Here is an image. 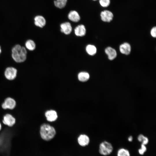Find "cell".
<instances>
[{"instance_id":"cell-4","label":"cell","mask_w":156,"mask_h":156,"mask_svg":"<svg viewBox=\"0 0 156 156\" xmlns=\"http://www.w3.org/2000/svg\"><path fill=\"white\" fill-rule=\"evenodd\" d=\"M17 70L15 68L10 67L7 68L5 71V77L9 80H12L14 79L16 76Z\"/></svg>"},{"instance_id":"cell-15","label":"cell","mask_w":156,"mask_h":156,"mask_svg":"<svg viewBox=\"0 0 156 156\" xmlns=\"http://www.w3.org/2000/svg\"><path fill=\"white\" fill-rule=\"evenodd\" d=\"M105 52L107 55L108 59L110 60H114L117 56V53L115 50L110 47L106 48Z\"/></svg>"},{"instance_id":"cell-16","label":"cell","mask_w":156,"mask_h":156,"mask_svg":"<svg viewBox=\"0 0 156 156\" xmlns=\"http://www.w3.org/2000/svg\"><path fill=\"white\" fill-rule=\"evenodd\" d=\"M78 78L79 81L85 82L87 81L89 79L90 75L87 72H82L78 74Z\"/></svg>"},{"instance_id":"cell-25","label":"cell","mask_w":156,"mask_h":156,"mask_svg":"<svg viewBox=\"0 0 156 156\" xmlns=\"http://www.w3.org/2000/svg\"><path fill=\"white\" fill-rule=\"evenodd\" d=\"M128 141L129 142H131L133 141V137L132 136L130 135L129 137L128 138Z\"/></svg>"},{"instance_id":"cell-21","label":"cell","mask_w":156,"mask_h":156,"mask_svg":"<svg viewBox=\"0 0 156 156\" xmlns=\"http://www.w3.org/2000/svg\"><path fill=\"white\" fill-rule=\"evenodd\" d=\"M117 156H130V154L128 150L124 148H121L117 152Z\"/></svg>"},{"instance_id":"cell-17","label":"cell","mask_w":156,"mask_h":156,"mask_svg":"<svg viewBox=\"0 0 156 156\" xmlns=\"http://www.w3.org/2000/svg\"><path fill=\"white\" fill-rule=\"evenodd\" d=\"M86 51L87 53L90 55H93L96 52V48L94 45L89 44L86 47Z\"/></svg>"},{"instance_id":"cell-3","label":"cell","mask_w":156,"mask_h":156,"mask_svg":"<svg viewBox=\"0 0 156 156\" xmlns=\"http://www.w3.org/2000/svg\"><path fill=\"white\" fill-rule=\"evenodd\" d=\"M113 151L112 145L108 142L105 141H103L99 145V152L102 155H109Z\"/></svg>"},{"instance_id":"cell-2","label":"cell","mask_w":156,"mask_h":156,"mask_svg":"<svg viewBox=\"0 0 156 156\" xmlns=\"http://www.w3.org/2000/svg\"><path fill=\"white\" fill-rule=\"evenodd\" d=\"M40 133L43 139L46 141H49L54 137L56 131L53 127L49 125L44 124L40 127Z\"/></svg>"},{"instance_id":"cell-11","label":"cell","mask_w":156,"mask_h":156,"mask_svg":"<svg viewBox=\"0 0 156 156\" xmlns=\"http://www.w3.org/2000/svg\"><path fill=\"white\" fill-rule=\"evenodd\" d=\"M74 32L76 36L81 37L85 35L86 32V30L83 25H80L75 28Z\"/></svg>"},{"instance_id":"cell-9","label":"cell","mask_w":156,"mask_h":156,"mask_svg":"<svg viewBox=\"0 0 156 156\" xmlns=\"http://www.w3.org/2000/svg\"><path fill=\"white\" fill-rule=\"evenodd\" d=\"M45 116L47 120L50 122L55 121L57 118L56 112L52 110L47 111L45 113Z\"/></svg>"},{"instance_id":"cell-14","label":"cell","mask_w":156,"mask_h":156,"mask_svg":"<svg viewBox=\"0 0 156 156\" xmlns=\"http://www.w3.org/2000/svg\"><path fill=\"white\" fill-rule=\"evenodd\" d=\"M78 142L79 144L83 146L87 145L90 142L89 137L86 135H81L78 138Z\"/></svg>"},{"instance_id":"cell-1","label":"cell","mask_w":156,"mask_h":156,"mask_svg":"<svg viewBox=\"0 0 156 156\" xmlns=\"http://www.w3.org/2000/svg\"><path fill=\"white\" fill-rule=\"evenodd\" d=\"M12 51V57L16 62H22L26 60L27 51L25 47L17 44L13 47Z\"/></svg>"},{"instance_id":"cell-5","label":"cell","mask_w":156,"mask_h":156,"mask_svg":"<svg viewBox=\"0 0 156 156\" xmlns=\"http://www.w3.org/2000/svg\"><path fill=\"white\" fill-rule=\"evenodd\" d=\"M16 105L15 100L12 98L8 97L5 99L2 104V107L4 109H14Z\"/></svg>"},{"instance_id":"cell-24","label":"cell","mask_w":156,"mask_h":156,"mask_svg":"<svg viewBox=\"0 0 156 156\" xmlns=\"http://www.w3.org/2000/svg\"><path fill=\"white\" fill-rule=\"evenodd\" d=\"M151 34L152 36L154 38L156 37V27H153L151 29Z\"/></svg>"},{"instance_id":"cell-18","label":"cell","mask_w":156,"mask_h":156,"mask_svg":"<svg viewBox=\"0 0 156 156\" xmlns=\"http://www.w3.org/2000/svg\"><path fill=\"white\" fill-rule=\"evenodd\" d=\"M25 46L28 50L31 51L34 50L36 47L35 42L31 40H27L25 43Z\"/></svg>"},{"instance_id":"cell-23","label":"cell","mask_w":156,"mask_h":156,"mask_svg":"<svg viewBox=\"0 0 156 156\" xmlns=\"http://www.w3.org/2000/svg\"><path fill=\"white\" fill-rule=\"evenodd\" d=\"M146 150L147 148L146 145L142 144H141V148L138 150V151L139 154L140 155H144Z\"/></svg>"},{"instance_id":"cell-20","label":"cell","mask_w":156,"mask_h":156,"mask_svg":"<svg viewBox=\"0 0 156 156\" xmlns=\"http://www.w3.org/2000/svg\"><path fill=\"white\" fill-rule=\"evenodd\" d=\"M137 139L139 142L142 143V144L145 145L149 142L148 138L142 134H140L138 136Z\"/></svg>"},{"instance_id":"cell-26","label":"cell","mask_w":156,"mask_h":156,"mask_svg":"<svg viewBox=\"0 0 156 156\" xmlns=\"http://www.w3.org/2000/svg\"><path fill=\"white\" fill-rule=\"evenodd\" d=\"M1 125L0 122V130H1Z\"/></svg>"},{"instance_id":"cell-6","label":"cell","mask_w":156,"mask_h":156,"mask_svg":"<svg viewBox=\"0 0 156 156\" xmlns=\"http://www.w3.org/2000/svg\"><path fill=\"white\" fill-rule=\"evenodd\" d=\"M101 20L103 22H109L113 19L114 16L112 13L108 10L102 11L100 14Z\"/></svg>"},{"instance_id":"cell-22","label":"cell","mask_w":156,"mask_h":156,"mask_svg":"<svg viewBox=\"0 0 156 156\" xmlns=\"http://www.w3.org/2000/svg\"><path fill=\"white\" fill-rule=\"evenodd\" d=\"M110 2V0H99L100 5L103 7H107L109 5Z\"/></svg>"},{"instance_id":"cell-12","label":"cell","mask_w":156,"mask_h":156,"mask_svg":"<svg viewBox=\"0 0 156 156\" xmlns=\"http://www.w3.org/2000/svg\"><path fill=\"white\" fill-rule=\"evenodd\" d=\"M68 18L70 20L74 22H78L80 19L79 13L75 10L70 11L68 14Z\"/></svg>"},{"instance_id":"cell-13","label":"cell","mask_w":156,"mask_h":156,"mask_svg":"<svg viewBox=\"0 0 156 156\" xmlns=\"http://www.w3.org/2000/svg\"><path fill=\"white\" fill-rule=\"evenodd\" d=\"M119 49L120 52L122 54L128 55L131 52V47L129 44L125 42L120 46Z\"/></svg>"},{"instance_id":"cell-19","label":"cell","mask_w":156,"mask_h":156,"mask_svg":"<svg viewBox=\"0 0 156 156\" xmlns=\"http://www.w3.org/2000/svg\"><path fill=\"white\" fill-rule=\"evenodd\" d=\"M67 0H55L54 1L55 5L57 8L62 9L66 5Z\"/></svg>"},{"instance_id":"cell-27","label":"cell","mask_w":156,"mask_h":156,"mask_svg":"<svg viewBox=\"0 0 156 156\" xmlns=\"http://www.w3.org/2000/svg\"><path fill=\"white\" fill-rule=\"evenodd\" d=\"M1 47L0 46V54H1Z\"/></svg>"},{"instance_id":"cell-28","label":"cell","mask_w":156,"mask_h":156,"mask_svg":"<svg viewBox=\"0 0 156 156\" xmlns=\"http://www.w3.org/2000/svg\"><path fill=\"white\" fill-rule=\"evenodd\" d=\"M94 0V1H96V0Z\"/></svg>"},{"instance_id":"cell-8","label":"cell","mask_w":156,"mask_h":156,"mask_svg":"<svg viewBox=\"0 0 156 156\" xmlns=\"http://www.w3.org/2000/svg\"><path fill=\"white\" fill-rule=\"evenodd\" d=\"M61 31L66 35L70 34L72 31V27L70 23L66 22L62 23L60 25Z\"/></svg>"},{"instance_id":"cell-7","label":"cell","mask_w":156,"mask_h":156,"mask_svg":"<svg viewBox=\"0 0 156 156\" xmlns=\"http://www.w3.org/2000/svg\"><path fill=\"white\" fill-rule=\"evenodd\" d=\"M15 119L10 114H7L3 116V122L5 125L12 127L15 124Z\"/></svg>"},{"instance_id":"cell-10","label":"cell","mask_w":156,"mask_h":156,"mask_svg":"<svg viewBox=\"0 0 156 156\" xmlns=\"http://www.w3.org/2000/svg\"><path fill=\"white\" fill-rule=\"evenodd\" d=\"M34 23L36 26L42 28L45 25L46 21L43 16L38 15L34 18Z\"/></svg>"}]
</instances>
